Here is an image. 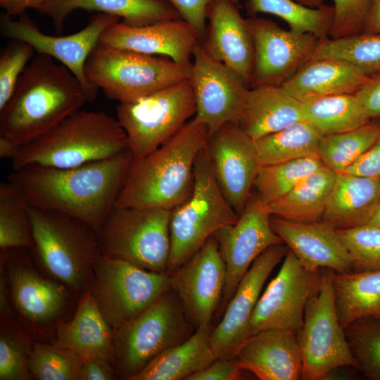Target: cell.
Wrapping results in <instances>:
<instances>
[{
	"instance_id": "25",
	"label": "cell",
	"mask_w": 380,
	"mask_h": 380,
	"mask_svg": "<svg viewBox=\"0 0 380 380\" xmlns=\"http://www.w3.org/2000/svg\"><path fill=\"white\" fill-rule=\"evenodd\" d=\"M22 249H8L7 255L13 303L30 322H49L65 307L67 297L64 286L41 277L30 265Z\"/></svg>"
},
{
	"instance_id": "40",
	"label": "cell",
	"mask_w": 380,
	"mask_h": 380,
	"mask_svg": "<svg viewBox=\"0 0 380 380\" xmlns=\"http://www.w3.org/2000/svg\"><path fill=\"white\" fill-rule=\"evenodd\" d=\"M29 203L9 182L0 184V248H31L33 236L28 213Z\"/></svg>"
},
{
	"instance_id": "8",
	"label": "cell",
	"mask_w": 380,
	"mask_h": 380,
	"mask_svg": "<svg viewBox=\"0 0 380 380\" xmlns=\"http://www.w3.org/2000/svg\"><path fill=\"white\" fill-rule=\"evenodd\" d=\"M195 330L177 293L170 289L140 315L114 330L113 363L116 373L129 380L164 350L189 338Z\"/></svg>"
},
{
	"instance_id": "7",
	"label": "cell",
	"mask_w": 380,
	"mask_h": 380,
	"mask_svg": "<svg viewBox=\"0 0 380 380\" xmlns=\"http://www.w3.org/2000/svg\"><path fill=\"white\" fill-rule=\"evenodd\" d=\"M191 194L171 210L170 274L194 254L219 229L234 224L239 215L224 196L215 177L207 145L194 167Z\"/></svg>"
},
{
	"instance_id": "2",
	"label": "cell",
	"mask_w": 380,
	"mask_h": 380,
	"mask_svg": "<svg viewBox=\"0 0 380 380\" xmlns=\"http://www.w3.org/2000/svg\"><path fill=\"white\" fill-rule=\"evenodd\" d=\"M89 102L78 78L64 65L37 54L0 110V137L23 145L48 132Z\"/></svg>"
},
{
	"instance_id": "50",
	"label": "cell",
	"mask_w": 380,
	"mask_h": 380,
	"mask_svg": "<svg viewBox=\"0 0 380 380\" xmlns=\"http://www.w3.org/2000/svg\"><path fill=\"white\" fill-rule=\"evenodd\" d=\"M345 173L380 179V134L371 147Z\"/></svg>"
},
{
	"instance_id": "19",
	"label": "cell",
	"mask_w": 380,
	"mask_h": 380,
	"mask_svg": "<svg viewBox=\"0 0 380 380\" xmlns=\"http://www.w3.org/2000/svg\"><path fill=\"white\" fill-rule=\"evenodd\" d=\"M288 250L284 243L270 246L255 260L240 281L212 332L211 346L217 358L235 357L248 338L249 322L263 286Z\"/></svg>"
},
{
	"instance_id": "18",
	"label": "cell",
	"mask_w": 380,
	"mask_h": 380,
	"mask_svg": "<svg viewBox=\"0 0 380 380\" xmlns=\"http://www.w3.org/2000/svg\"><path fill=\"white\" fill-rule=\"evenodd\" d=\"M177 293L195 329L212 324L226 284V268L213 236L170 274Z\"/></svg>"
},
{
	"instance_id": "11",
	"label": "cell",
	"mask_w": 380,
	"mask_h": 380,
	"mask_svg": "<svg viewBox=\"0 0 380 380\" xmlns=\"http://www.w3.org/2000/svg\"><path fill=\"white\" fill-rule=\"evenodd\" d=\"M196 113L190 79L137 100L120 103L117 120L134 158L151 153L175 136Z\"/></svg>"
},
{
	"instance_id": "54",
	"label": "cell",
	"mask_w": 380,
	"mask_h": 380,
	"mask_svg": "<svg viewBox=\"0 0 380 380\" xmlns=\"http://www.w3.org/2000/svg\"><path fill=\"white\" fill-rule=\"evenodd\" d=\"M20 147L5 137H0V158L12 159Z\"/></svg>"
},
{
	"instance_id": "10",
	"label": "cell",
	"mask_w": 380,
	"mask_h": 380,
	"mask_svg": "<svg viewBox=\"0 0 380 380\" xmlns=\"http://www.w3.org/2000/svg\"><path fill=\"white\" fill-rule=\"evenodd\" d=\"M170 213L160 208L115 207L99 234L101 254L167 273Z\"/></svg>"
},
{
	"instance_id": "22",
	"label": "cell",
	"mask_w": 380,
	"mask_h": 380,
	"mask_svg": "<svg viewBox=\"0 0 380 380\" xmlns=\"http://www.w3.org/2000/svg\"><path fill=\"white\" fill-rule=\"evenodd\" d=\"M207 20L205 38L201 42L204 49L248 85L254 44L248 18L241 15L235 0H213L208 10Z\"/></svg>"
},
{
	"instance_id": "16",
	"label": "cell",
	"mask_w": 380,
	"mask_h": 380,
	"mask_svg": "<svg viewBox=\"0 0 380 380\" xmlns=\"http://www.w3.org/2000/svg\"><path fill=\"white\" fill-rule=\"evenodd\" d=\"M318 270L305 266L288 250L279 271L261 293L248 325V337L267 329L298 332Z\"/></svg>"
},
{
	"instance_id": "37",
	"label": "cell",
	"mask_w": 380,
	"mask_h": 380,
	"mask_svg": "<svg viewBox=\"0 0 380 380\" xmlns=\"http://www.w3.org/2000/svg\"><path fill=\"white\" fill-rule=\"evenodd\" d=\"M379 134L380 123L371 120L353 129L322 136L318 157L335 173H343L371 147Z\"/></svg>"
},
{
	"instance_id": "49",
	"label": "cell",
	"mask_w": 380,
	"mask_h": 380,
	"mask_svg": "<svg viewBox=\"0 0 380 380\" xmlns=\"http://www.w3.org/2000/svg\"><path fill=\"white\" fill-rule=\"evenodd\" d=\"M355 95L371 120L380 118V72L369 76Z\"/></svg>"
},
{
	"instance_id": "45",
	"label": "cell",
	"mask_w": 380,
	"mask_h": 380,
	"mask_svg": "<svg viewBox=\"0 0 380 380\" xmlns=\"http://www.w3.org/2000/svg\"><path fill=\"white\" fill-rule=\"evenodd\" d=\"M36 53L27 42L10 39L0 56V110L12 96L18 82Z\"/></svg>"
},
{
	"instance_id": "20",
	"label": "cell",
	"mask_w": 380,
	"mask_h": 380,
	"mask_svg": "<svg viewBox=\"0 0 380 380\" xmlns=\"http://www.w3.org/2000/svg\"><path fill=\"white\" fill-rule=\"evenodd\" d=\"M207 149L220 189L239 216L260 166L255 140L227 122L209 137Z\"/></svg>"
},
{
	"instance_id": "51",
	"label": "cell",
	"mask_w": 380,
	"mask_h": 380,
	"mask_svg": "<svg viewBox=\"0 0 380 380\" xmlns=\"http://www.w3.org/2000/svg\"><path fill=\"white\" fill-rule=\"evenodd\" d=\"M109 360L101 357L82 360L78 380H112L115 369Z\"/></svg>"
},
{
	"instance_id": "48",
	"label": "cell",
	"mask_w": 380,
	"mask_h": 380,
	"mask_svg": "<svg viewBox=\"0 0 380 380\" xmlns=\"http://www.w3.org/2000/svg\"><path fill=\"white\" fill-rule=\"evenodd\" d=\"M245 372L236 359L217 358L203 369L194 374L187 380H239Z\"/></svg>"
},
{
	"instance_id": "34",
	"label": "cell",
	"mask_w": 380,
	"mask_h": 380,
	"mask_svg": "<svg viewBox=\"0 0 380 380\" xmlns=\"http://www.w3.org/2000/svg\"><path fill=\"white\" fill-rule=\"evenodd\" d=\"M301 102L304 120L322 136L353 129L372 120L355 94L315 97Z\"/></svg>"
},
{
	"instance_id": "14",
	"label": "cell",
	"mask_w": 380,
	"mask_h": 380,
	"mask_svg": "<svg viewBox=\"0 0 380 380\" xmlns=\"http://www.w3.org/2000/svg\"><path fill=\"white\" fill-rule=\"evenodd\" d=\"M270 219L267 205L256 194H252L236 222L213 235L226 268V284L218 309L221 314L255 260L270 246L284 243L272 229Z\"/></svg>"
},
{
	"instance_id": "21",
	"label": "cell",
	"mask_w": 380,
	"mask_h": 380,
	"mask_svg": "<svg viewBox=\"0 0 380 380\" xmlns=\"http://www.w3.org/2000/svg\"><path fill=\"white\" fill-rule=\"evenodd\" d=\"M100 42L119 49L167 57L177 63L188 65L192 63L195 46L200 40L189 23L177 18L144 26H131L118 20L104 30Z\"/></svg>"
},
{
	"instance_id": "44",
	"label": "cell",
	"mask_w": 380,
	"mask_h": 380,
	"mask_svg": "<svg viewBox=\"0 0 380 380\" xmlns=\"http://www.w3.org/2000/svg\"><path fill=\"white\" fill-rule=\"evenodd\" d=\"M32 346L25 334L9 323L1 325L0 334V379H32L29 369Z\"/></svg>"
},
{
	"instance_id": "13",
	"label": "cell",
	"mask_w": 380,
	"mask_h": 380,
	"mask_svg": "<svg viewBox=\"0 0 380 380\" xmlns=\"http://www.w3.org/2000/svg\"><path fill=\"white\" fill-rule=\"evenodd\" d=\"M13 19L5 13L0 15V32L3 37L27 42L37 54L51 56L67 67L80 81L89 101L94 100L98 90L86 80L85 64L104 32L119 18L99 13L80 31L65 36H52L42 32L27 13Z\"/></svg>"
},
{
	"instance_id": "43",
	"label": "cell",
	"mask_w": 380,
	"mask_h": 380,
	"mask_svg": "<svg viewBox=\"0 0 380 380\" xmlns=\"http://www.w3.org/2000/svg\"><path fill=\"white\" fill-rule=\"evenodd\" d=\"M336 230L350 257L353 272L380 270L379 226L369 222L355 227Z\"/></svg>"
},
{
	"instance_id": "24",
	"label": "cell",
	"mask_w": 380,
	"mask_h": 380,
	"mask_svg": "<svg viewBox=\"0 0 380 380\" xmlns=\"http://www.w3.org/2000/svg\"><path fill=\"white\" fill-rule=\"evenodd\" d=\"M270 222L283 243L307 267L353 272L349 253L334 227L322 220L298 222L272 215Z\"/></svg>"
},
{
	"instance_id": "15",
	"label": "cell",
	"mask_w": 380,
	"mask_h": 380,
	"mask_svg": "<svg viewBox=\"0 0 380 380\" xmlns=\"http://www.w3.org/2000/svg\"><path fill=\"white\" fill-rule=\"evenodd\" d=\"M248 21L254 44L250 88L283 84L312 58L320 40L269 19L252 16Z\"/></svg>"
},
{
	"instance_id": "57",
	"label": "cell",
	"mask_w": 380,
	"mask_h": 380,
	"mask_svg": "<svg viewBox=\"0 0 380 380\" xmlns=\"http://www.w3.org/2000/svg\"><path fill=\"white\" fill-rule=\"evenodd\" d=\"M369 223V222H368ZM369 223L374 224L375 225H377L380 227V203L373 215L372 218L369 221Z\"/></svg>"
},
{
	"instance_id": "39",
	"label": "cell",
	"mask_w": 380,
	"mask_h": 380,
	"mask_svg": "<svg viewBox=\"0 0 380 380\" xmlns=\"http://www.w3.org/2000/svg\"><path fill=\"white\" fill-rule=\"evenodd\" d=\"M324 166L318 156L260 165L253 186L266 205L281 198L308 175Z\"/></svg>"
},
{
	"instance_id": "12",
	"label": "cell",
	"mask_w": 380,
	"mask_h": 380,
	"mask_svg": "<svg viewBox=\"0 0 380 380\" xmlns=\"http://www.w3.org/2000/svg\"><path fill=\"white\" fill-rule=\"evenodd\" d=\"M172 289L171 277L101 254L89 287L114 330L127 323Z\"/></svg>"
},
{
	"instance_id": "56",
	"label": "cell",
	"mask_w": 380,
	"mask_h": 380,
	"mask_svg": "<svg viewBox=\"0 0 380 380\" xmlns=\"http://www.w3.org/2000/svg\"><path fill=\"white\" fill-rule=\"evenodd\" d=\"M297 2L310 8H317L323 6L324 0H296Z\"/></svg>"
},
{
	"instance_id": "6",
	"label": "cell",
	"mask_w": 380,
	"mask_h": 380,
	"mask_svg": "<svg viewBox=\"0 0 380 380\" xmlns=\"http://www.w3.org/2000/svg\"><path fill=\"white\" fill-rule=\"evenodd\" d=\"M192 63L179 64L99 41L85 64L87 81L118 103L130 102L190 78Z\"/></svg>"
},
{
	"instance_id": "1",
	"label": "cell",
	"mask_w": 380,
	"mask_h": 380,
	"mask_svg": "<svg viewBox=\"0 0 380 380\" xmlns=\"http://www.w3.org/2000/svg\"><path fill=\"white\" fill-rule=\"evenodd\" d=\"M133 158L127 150L73 167L28 165L13 170L8 182L30 205L75 218L99 234L115 208Z\"/></svg>"
},
{
	"instance_id": "27",
	"label": "cell",
	"mask_w": 380,
	"mask_h": 380,
	"mask_svg": "<svg viewBox=\"0 0 380 380\" xmlns=\"http://www.w3.org/2000/svg\"><path fill=\"white\" fill-rule=\"evenodd\" d=\"M380 203V179L336 174L322 221L336 229L369 222Z\"/></svg>"
},
{
	"instance_id": "26",
	"label": "cell",
	"mask_w": 380,
	"mask_h": 380,
	"mask_svg": "<svg viewBox=\"0 0 380 380\" xmlns=\"http://www.w3.org/2000/svg\"><path fill=\"white\" fill-rule=\"evenodd\" d=\"M304 120L302 102L280 86L248 89L236 124L256 140Z\"/></svg>"
},
{
	"instance_id": "42",
	"label": "cell",
	"mask_w": 380,
	"mask_h": 380,
	"mask_svg": "<svg viewBox=\"0 0 380 380\" xmlns=\"http://www.w3.org/2000/svg\"><path fill=\"white\" fill-rule=\"evenodd\" d=\"M82 360L73 351L56 344L36 343L29 355V369L37 380H78Z\"/></svg>"
},
{
	"instance_id": "9",
	"label": "cell",
	"mask_w": 380,
	"mask_h": 380,
	"mask_svg": "<svg viewBox=\"0 0 380 380\" xmlns=\"http://www.w3.org/2000/svg\"><path fill=\"white\" fill-rule=\"evenodd\" d=\"M334 271L320 268L308 298L303 324L298 332L301 355L300 379L322 380L336 369L356 362L336 310Z\"/></svg>"
},
{
	"instance_id": "36",
	"label": "cell",
	"mask_w": 380,
	"mask_h": 380,
	"mask_svg": "<svg viewBox=\"0 0 380 380\" xmlns=\"http://www.w3.org/2000/svg\"><path fill=\"white\" fill-rule=\"evenodd\" d=\"M246 7L252 15L263 13L277 16L289 30L311 34L319 39L329 37L334 14L333 6L310 8L296 0H246Z\"/></svg>"
},
{
	"instance_id": "28",
	"label": "cell",
	"mask_w": 380,
	"mask_h": 380,
	"mask_svg": "<svg viewBox=\"0 0 380 380\" xmlns=\"http://www.w3.org/2000/svg\"><path fill=\"white\" fill-rule=\"evenodd\" d=\"M114 331L87 289L72 319L59 327L54 344L73 351L82 360L101 357L113 362Z\"/></svg>"
},
{
	"instance_id": "5",
	"label": "cell",
	"mask_w": 380,
	"mask_h": 380,
	"mask_svg": "<svg viewBox=\"0 0 380 380\" xmlns=\"http://www.w3.org/2000/svg\"><path fill=\"white\" fill-rule=\"evenodd\" d=\"M33 248L47 271L58 281L80 290L91 283L101 255L99 234L68 215L28 207Z\"/></svg>"
},
{
	"instance_id": "31",
	"label": "cell",
	"mask_w": 380,
	"mask_h": 380,
	"mask_svg": "<svg viewBox=\"0 0 380 380\" xmlns=\"http://www.w3.org/2000/svg\"><path fill=\"white\" fill-rule=\"evenodd\" d=\"M213 324L201 327L184 341L164 350L129 380H187L217 359Z\"/></svg>"
},
{
	"instance_id": "23",
	"label": "cell",
	"mask_w": 380,
	"mask_h": 380,
	"mask_svg": "<svg viewBox=\"0 0 380 380\" xmlns=\"http://www.w3.org/2000/svg\"><path fill=\"white\" fill-rule=\"evenodd\" d=\"M240 367L260 380H297L302 373L298 332L267 329L249 336L236 356Z\"/></svg>"
},
{
	"instance_id": "41",
	"label": "cell",
	"mask_w": 380,
	"mask_h": 380,
	"mask_svg": "<svg viewBox=\"0 0 380 380\" xmlns=\"http://www.w3.org/2000/svg\"><path fill=\"white\" fill-rule=\"evenodd\" d=\"M357 369L369 380H380V317L357 319L345 329Z\"/></svg>"
},
{
	"instance_id": "53",
	"label": "cell",
	"mask_w": 380,
	"mask_h": 380,
	"mask_svg": "<svg viewBox=\"0 0 380 380\" xmlns=\"http://www.w3.org/2000/svg\"><path fill=\"white\" fill-rule=\"evenodd\" d=\"M363 32L380 33V0L374 1Z\"/></svg>"
},
{
	"instance_id": "47",
	"label": "cell",
	"mask_w": 380,
	"mask_h": 380,
	"mask_svg": "<svg viewBox=\"0 0 380 380\" xmlns=\"http://www.w3.org/2000/svg\"><path fill=\"white\" fill-rule=\"evenodd\" d=\"M194 30L201 42L205 38L208 10L213 0H165Z\"/></svg>"
},
{
	"instance_id": "30",
	"label": "cell",
	"mask_w": 380,
	"mask_h": 380,
	"mask_svg": "<svg viewBox=\"0 0 380 380\" xmlns=\"http://www.w3.org/2000/svg\"><path fill=\"white\" fill-rule=\"evenodd\" d=\"M75 10L112 15L131 26L182 18L165 0H46L39 11L51 18L57 32L61 33L65 18Z\"/></svg>"
},
{
	"instance_id": "52",
	"label": "cell",
	"mask_w": 380,
	"mask_h": 380,
	"mask_svg": "<svg viewBox=\"0 0 380 380\" xmlns=\"http://www.w3.org/2000/svg\"><path fill=\"white\" fill-rule=\"evenodd\" d=\"M46 0H0V6L9 16H19L29 8L39 10Z\"/></svg>"
},
{
	"instance_id": "17",
	"label": "cell",
	"mask_w": 380,
	"mask_h": 380,
	"mask_svg": "<svg viewBox=\"0 0 380 380\" xmlns=\"http://www.w3.org/2000/svg\"><path fill=\"white\" fill-rule=\"evenodd\" d=\"M190 80L194 93V116L208 129L209 135L227 122L236 123L247 83L234 71L211 57L201 42L195 46Z\"/></svg>"
},
{
	"instance_id": "35",
	"label": "cell",
	"mask_w": 380,
	"mask_h": 380,
	"mask_svg": "<svg viewBox=\"0 0 380 380\" xmlns=\"http://www.w3.org/2000/svg\"><path fill=\"white\" fill-rule=\"evenodd\" d=\"M322 135L305 120L255 140L260 165L318 156Z\"/></svg>"
},
{
	"instance_id": "33",
	"label": "cell",
	"mask_w": 380,
	"mask_h": 380,
	"mask_svg": "<svg viewBox=\"0 0 380 380\" xmlns=\"http://www.w3.org/2000/svg\"><path fill=\"white\" fill-rule=\"evenodd\" d=\"M332 283L337 315L344 329L359 319L380 317V270L334 272Z\"/></svg>"
},
{
	"instance_id": "29",
	"label": "cell",
	"mask_w": 380,
	"mask_h": 380,
	"mask_svg": "<svg viewBox=\"0 0 380 380\" xmlns=\"http://www.w3.org/2000/svg\"><path fill=\"white\" fill-rule=\"evenodd\" d=\"M369 77L340 60L313 58L281 86L303 101L315 97L355 94Z\"/></svg>"
},
{
	"instance_id": "55",
	"label": "cell",
	"mask_w": 380,
	"mask_h": 380,
	"mask_svg": "<svg viewBox=\"0 0 380 380\" xmlns=\"http://www.w3.org/2000/svg\"><path fill=\"white\" fill-rule=\"evenodd\" d=\"M4 276V275H3ZM1 274L0 281V309L1 317H8L10 310L7 299L6 286L4 277Z\"/></svg>"
},
{
	"instance_id": "46",
	"label": "cell",
	"mask_w": 380,
	"mask_h": 380,
	"mask_svg": "<svg viewBox=\"0 0 380 380\" xmlns=\"http://www.w3.org/2000/svg\"><path fill=\"white\" fill-rule=\"evenodd\" d=\"M334 19L329 37L336 39L362 32L374 0H332Z\"/></svg>"
},
{
	"instance_id": "3",
	"label": "cell",
	"mask_w": 380,
	"mask_h": 380,
	"mask_svg": "<svg viewBox=\"0 0 380 380\" xmlns=\"http://www.w3.org/2000/svg\"><path fill=\"white\" fill-rule=\"evenodd\" d=\"M195 117L170 139L141 158H133L115 207L172 210L192 192L194 167L209 139Z\"/></svg>"
},
{
	"instance_id": "32",
	"label": "cell",
	"mask_w": 380,
	"mask_h": 380,
	"mask_svg": "<svg viewBox=\"0 0 380 380\" xmlns=\"http://www.w3.org/2000/svg\"><path fill=\"white\" fill-rule=\"evenodd\" d=\"M336 173L325 165L267 205L272 216L298 222L322 220Z\"/></svg>"
},
{
	"instance_id": "38",
	"label": "cell",
	"mask_w": 380,
	"mask_h": 380,
	"mask_svg": "<svg viewBox=\"0 0 380 380\" xmlns=\"http://www.w3.org/2000/svg\"><path fill=\"white\" fill-rule=\"evenodd\" d=\"M313 58L340 60L371 76L380 72V33L362 32L320 39L311 59Z\"/></svg>"
},
{
	"instance_id": "4",
	"label": "cell",
	"mask_w": 380,
	"mask_h": 380,
	"mask_svg": "<svg viewBox=\"0 0 380 380\" xmlns=\"http://www.w3.org/2000/svg\"><path fill=\"white\" fill-rule=\"evenodd\" d=\"M127 150V137L117 118L103 111L81 109L23 145L11 160L13 170L33 165L68 168Z\"/></svg>"
}]
</instances>
